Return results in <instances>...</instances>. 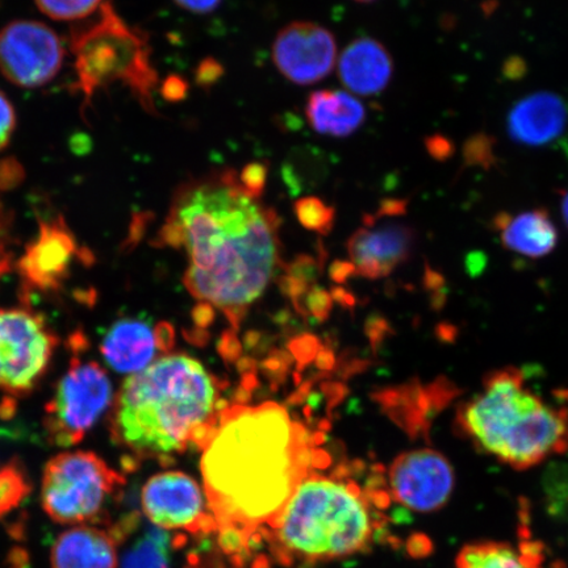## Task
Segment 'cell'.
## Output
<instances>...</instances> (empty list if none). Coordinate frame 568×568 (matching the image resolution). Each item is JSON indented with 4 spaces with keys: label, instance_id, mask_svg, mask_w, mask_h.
<instances>
[{
    "label": "cell",
    "instance_id": "10",
    "mask_svg": "<svg viewBox=\"0 0 568 568\" xmlns=\"http://www.w3.org/2000/svg\"><path fill=\"white\" fill-rule=\"evenodd\" d=\"M65 60V47L51 27L17 20L0 30V73L23 89L52 82Z\"/></svg>",
    "mask_w": 568,
    "mask_h": 568
},
{
    "label": "cell",
    "instance_id": "14",
    "mask_svg": "<svg viewBox=\"0 0 568 568\" xmlns=\"http://www.w3.org/2000/svg\"><path fill=\"white\" fill-rule=\"evenodd\" d=\"M81 254L74 234L62 216L41 222L38 237L27 246L19 261L21 280L30 290H59Z\"/></svg>",
    "mask_w": 568,
    "mask_h": 568
},
{
    "label": "cell",
    "instance_id": "32",
    "mask_svg": "<svg viewBox=\"0 0 568 568\" xmlns=\"http://www.w3.org/2000/svg\"><path fill=\"white\" fill-rule=\"evenodd\" d=\"M17 128V112L9 98L0 91V152L9 146Z\"/></svg>",
    "mask_w": 568,
    "mask_h": 568
},
{
    "label": "cell",
    "instance_id": "12",
    "mask_svg": "<svg viewBox=\"0 0 568 568\" xmlns=\"http://www.w3.org/2000/svg\"><path fill=\"white\" fill-rule=\"evenodd\" d=\"M141 506L149 521L162 530L217 529L203 489L181 471L161 473L149 479L142 488Z\"/></svg>",
    "mask_w": 568,
    "mask_h": 568
},
{
    "label": "cell",
    "instance_id": "4",
    "mask_svg": "<svg viewBox=\"0 0 568 568\" xmlns=\"http://www.w3.org/2000/svg\"><path fill=\"white\" fill-rule=\"evenodd\" d=\"M379 497L352 479L310 473L281 515L262 530L287 567H314L366 552L387 523Z\"/></svg>",
    "mask_w": 568,
    "mask_h": 568
},
{
    "label": "cell",
    "instance_id": "39",
    "mask_svg": "<svg viewBox=\"0 0 568 568\" xmlns=\"http://www.w3.org/2000/svg\"><path fill=\"white\" fill-rule=\"evenodd\" d=\"M560 215H562L564 224L568 230V189L560 193Z\"/></svg>",
    "mask_w": 568,
    "mask_h": 568
},
{
    "label": "cell",
    "instance_id": "5",
    "mask_svg": "<svg viewBox=\"0 0 568 568\" xmlns=\"http://www.w3.org/2000/svg\"><path fill=\"white\" fill-rule=\"evenodd\" d=\"M454 428L475 449L515 470L568 452V408L532 393L517 367L488 373L479 393L459 404Z\"/></svg>",
    "mask_w": 568,
    "mask_h": 568
},
{
    "label": "cell",
    "instance_id": "33",
    "mask_svg": "<svg viewBox=\"0 0 568 568\" xmlns=\"http://www.w3.org/2000/svg\"><path fill=\"white\" fill-rule=\"evenodd\" d=\"M190 84L182 75H169L163 81L161 87V94L169 102L178 103L187 98Z\"/></svg>",
    "mask_w": 568,
    "mask_h": 568
},
{
    "label": "cell",
    "instance_id": "1",
    "mask_svg": "<svg viewBox=\"0 0 568 568\" xmlns=\"http://www.w3.org/2000/svg\"><path fill=\"white\" fill-rule=\"evenodd\" d=\"M278 225L275 212L241 187L236 170L223 169L176 190L159 241L186 251L191 295L234 320L273 278Z\"/></svg>",
    "mask_w": 568,
    "mask_h": 568
},
{
    "label": "cell",
    "instance_id": "35",
    "mask_svg": "<svg viewBox=\"0 0 568 568\" xmlns=\"http://www.w3.org/2000/svg\"><path fill=\"white\" fill-rule=\"evenodd\" d=\"M23 178V169L13 160L0 162V189L16 187Z\"/></svg>",
    "mask_w": 568,
    "mask_h": 568
},
{
    "label": "cell",
    "instance_id": "3",
    "mask_svg": "<svg viewBox=\"0 0 568 568\" xmlns=\"http://www.w3.org/2000/svg\"><path fill=\"white\" fill-rule=\"evenodd\" d=\"M219 388L201 362L170 354L132 374L111 407L113 443L140 459L169 460L203 446L216 425Z\"/></svg>",
    "mask_w": 568,
    "mask_h": 568
},
{
    "label": "cell",
    "instance_id": "6",
    "mask_svg": "<svg viewBox=\"0 0 568 568\" xmlns=\"http://www.w3.org/2000/svg\"><path fill=\"white\" fill-rule=\"evenodd\" d=\"M77 80L73 90L82 97V113L99 91L123 83L148 113L158 116L154 91L159 73L152 63V45L146 32L119 16L104 2L94 23L71 34Z\"/></svg>",
    "mask_w": 568,
    "mask_h": 568
},
{
    "label": "cell",
    "instance_id": "15",
    "mask_svg": "<svg viewBox=\"0 0 568 568\" xmlns=\"http://www.w3.org/2000/svg\"><path fill=\"white\" fill-rule=\"evenodd\" d=\"M353 234L349 241L351 258L361 274L381 278L410 258L416 246V232L400 222L378 224L375 219Z\"/></svg>",
    "mask_w": 568,
    "mask_h": 568
},
{
    "label": "cell",
    "instance_id": "20",
    "mask_svg": "<svg viewBox=\"0 0 568 568\" xmlns=\"http://www.w3.org/2000/svg\"><path fill=\"white\" fill-rule=\"evenodd\" d=\"M118 545L110 530L80 525L55 539L52 568H118Z\"/></svg>",
    "mask_w": 568,
    "mask_h": 568
},
{
    "label": "cell",
    "instance_id": "7",
    "mask_svg": "<svg viewBox=\"0 0 568 568\" xmlns=\"http://www.w3.org/2000/svg\"><path fill=\"white\" fill-rule=\"evenodd\" d=\"M124 483L122 475L95 453H61L45 465L42 508L57 524L92 523L104 514L106 501Z\"/></svg>",
    "mask_w": 568,
    "mask_h": 568
},
{
    "label": "cell",
    "instance_id": "28",
    "mask_svg": "<svg viewBox=\"0 0 568 568\" xmlns=\"http://www.w3.org/2000/svg\"><path fill=\"white\" fill-rule=\"evenodd\" d=\"M464 160L466 166L493 168L496 161L495 139L485 133L475 134L466 142Z\"/></svg>",
    "mask_w": 568,
    "mask_h": 568
},
{
    "label": "cell",
    "instance_id": "23",
    "mask_svg": "<svg viewBox=\"0 0 568 568\" xmlns=\"http://www.w3.org/2000/svg\"><path fill=\"white\" fill-rule=\"evenodd\" d=\"M328 160L323 152L314 146H301L290 153L284 162L282 174L290 190L301 193L302 190L315 187L328 174Z\"/></svg>",
    "mask_w": 568,
    "mask_h": 568
},
{
    "label": "cell",
    "instance_id": "31",
    "mask_svg": "<svg viewBox=\"0 0 568 568\" xmlns=\"http://www.w3.org/2000/svg\"><path fill=\"white\" fill-rule=\"evenodd\" d=\"M225 74L223 63L217 61L215 57H205L195 69V83L204 91H210L222 81Z\"/></svg>",
    "mask_w": 568,
    "mask_h": 568
},
{
    "label": "cell",
    "instance_id": "25",
    "mask_svg": "<svg viewBox=\"0 0 568 568\" xmlns=\"http://www.w3.org/2000/svg\"><path fill=\"white\" fill-rule=\"evenodd\" d=\"M31 491L32 483L20 462L12 460L0 468V518L19 508Z\"/></svg>",
    "mask_w": 568,
    "mask_h": 568
},
{
    "label": "cell",
    "instance_id": "37",
    "mask_svg": "<svg viewBox=\"0 0 568 568\" xmlns=\"http://www.w3.org/2000/svg\"><path fill=\"white\" fill-rule=\"evenodd\" d=\"M433 544L430 539L424 535L412 536L408 542V551L412 557L425 558L430 556Z\"/></svg>",
    "mask_w": 568,
    "mask_h": 568
},
{
    "label": "cell",
    "instance_id": "27",
    "mask_svg": "<svg viewBox=\"0 0 568 568\" xmlns=\"http://www.w3.org/2000/svg\"><path fill=\"white\" fill-rule=\"evenodd\" d=\"M295 212L305 229L322 233L331 231L336 215L335 209L316 196L300 199L295 203Z\"/></svg>",
    "mask_w": 568,
    "mask_h": 568
},
{
    "label": "cell",
    "instance_id": "38",
    "mask_svg": "<svg viewBox=\"0 0 568 568\" xmlns=\"http://www.w3.org/2000/svg\"><path fill=\"white\" fill-rule=\"evenodd\" d=\"M525 71V63L514 57L506 63V69H504V74L508 78H513V80H517L518 77L523 75Z\"/></svg>",
    "mask_w": 568,
    "mask_h": 568
},
{
    "label": "cell",
    "instance_id": "2",
    "mask_svg": "<svg viewBox=\"0 0 568 568\" xmlns=\"http://www.w3.org/2000/svg\"><path fill=\"white\" fill-rule=\"evenodd\" d=\"M202 449L205 499L230 552L281 515L312 467L307 430L272 402L223 410Z\"/></svg>",
    "mask_w": 568,
    "mask_h": 568
},
{
    "label": "cell",
    "instance_id": "13",
    "mask_svg": "<svg viewBox=\"0 0 568 568\" xmlns=\"http://www.w3.org/2000/svg\"><path fill=\"white\" fill-rule=\"evenodd\" d=\"M338 57L335 34L311 21H294L276 34L273 61L290 82L308 87L335 70Z\"/></svg>",
    "mask_w": 568,
    "mask_h": 568
},
{
    "label": "cell",
    "instance_id": "16",
    "mask_svg": "<svg viewBox=\"0 0 568 568\" xmlns=\"http://www.w3.org/2000/svg\"><path fill=\"white\" fill-rule=\"evenodd\" d=\"M568 123V105L551 91L525 97L510 109L507 132L516 144L539 148L562 136Z\"/></svg>",
    "mask_w": 568,
    "mask_h": 568
},
{
    "label": "cell",
    "instance_id": "19",
    "mask_svg": "<svg viewBox=\"0 0 568 568\" xmlns=\"http://www.w3.org/2000/svg\"><path fill=\"white\" fill-rule=\"evenodd\" d=\"M495 231L507 251L531 260L544 258L558 245L559 233L548 210L520 213L500 212L494 219Z\"/></svg>",
    "mask_w": 568,
    "mask_h": 568
},
{
    "label": "cell",
    "instance_id": "11",
    "mask_svg": "<svg viewBox=\"0 0 568 568\" xmlns=\"http://www.w3.org/2000/svg\"><path fill=\"white\" fill-rule=\"evenodd\" d=\"M389 495L417 514L446 506L456 487V473L443 453L416 449L397 456L388 470Z\"/></svg>",
    "mask_w": 568,
    "mask_h": 568
},
{
    "label": "cell",
    "instance_id": "29",
    "mask_svg": "<svg viewBox=\"0 0 568 568\" xmlns=\"http://www.w3.org/2000/svg\"><path fill=\"white\" fill-rule=\"evenodd\" d=\"M12 213L0 201V280L12 268Z\"/></svg>",
    "mask_w": 568,
    "mask_h": 568
},
{
    "label": "cell",
    "instance_id": "26",
    "mask_svg": "<svg viewBox=\"0 0 568 568\" xmlns=\"http://www.w3.org/2000/svg\"><path fill=\"white\" fill-rule=\"evenodd\" d=\"M34 3L48 18L73 21L89 18L101 10L104 0H34Z\"/></svg>",
    "mask_w": 568,
    "mask_h": 568
},
{
    "label": "cell",
    "instance_id": "40",
    "mask_svg": "<svg viewBox=\"0 0 568 568\" xmlns=\"http://www.w3.org/2000/svg\"><path fill=\"white\" fill-rule=\"evenodd\" d=\"M354 2L367 4L375 2V0H354Z\"/></svg>",
    "mask_w": 568,
    "mask_h": 568
},
{
    "label": "cell",
    "instance_id": "8",
    "mask_svg": "<svg viewBox=\"0 0 568 568\" xmlns=\"http://www.w3.org/2000/svg\"><path fill=\"white\" fill-rule=\"evenodd\" d=\"M113 400L112 383L104 368L98 362L73 357L45 407L49 443L61 447L80 444Z\"/></svg>",
    "mask_w": 568,
    "mask_h": 568
},
{
    "label": "cell",
    "instance_id": "9",
    "mask_svg": "<svg viewBox=\"0 0 568 568\" xmlns=\"http://www.w3.org/2000/svg\"><path fill=\"white\" fill-rule=\"evenodd\" d=\"M59 337L44 317L24 308L0 310V389L31 393L48 371Z\"/></svg>",
    "mask_w": 568,
    "mask_h": 568
},
{
    "label": "cell",
    "instance_id": "18",
    "mask_svg": "<svg viewBox=\"0 0 568 568\" xmlns=\"http://www.w3.org/2000/svg\"><path fill=\"white\" fill-rule=\"evenodd\" d=\"M158 329L140 318H122L105 332L103 357L113 371L136 374L152 364L160 349Z\"/></svg>",
    "mask_w": 568,
    "mask_h": 568
},
{
    "label": "cell",
    "instance_id": "36",
    "mask_svg": "<svg viewBox=\"0 0 568 568\" xmlns=\"http://www.w3.org/2000/svg\"><path fill=\"white\" fill-rule=\"evenodd\" d=\"M182 10L205 16L219 9L223 0H173Z\"/></svg>",
    "mask_w": 568,
    "mask_h": 568
},
{
    "label": "cell",
    "instance_id": "24",
    "mask_svg": "<svg viewBox=\"0 0 568 568\" xmlns=\"http://www.w3.org/2000/svg\"><path fill=\"white\" fill-rule=\"evenodd\" d=\"M170 535L151 528L125 552L122 568H169Z\"/></svg>",
    "mask_w": 568,
    "mask_h": 568
},
{
    "label": "cell",
    "instance_id": "22",
    "mask_svg": "<svg viewBox=\"0 0 568 568\" xmlns=\"http://www.w3.org/2000/svg\"><path fill=\"white\" fill-rule=\"evenodd\" d=\"M541 542L525 538L515 548L508 542L477 541L459 551L456 568H544Z\"/></svg>",
    "mask_w": 568,
    "mask_h": 568
},
{
    "label": "cell",
    "instance_id": "17",
    "mask_svg": "<svg viewBox=\"0 0 568 568\" xmlns=\"http://www.w3.org/2000/svg\"><path fill=\"white\" fill-rule=\"evenodd\" d=\"M394 61L385 45L361 38L344 49L338 60V77L344 87L361 97H375L393 80Z\"/></svg>",
    "mask_w": 568,
    "mask_h": 568
},
{
    "label": "cell",
    "instance_id": "34",
    "mask_svg": "<svg viewBox=\"0 0 568 568\" xmlns=\"http://www.w3.org/2000/svg\"><path fill=\"white\" fill-rule=\"evenodd\" d=\"M425 148L432 159L437 161H445L453 155V142L442 136V134H433V136L425 140Z\"/></svg>",
    "mask_w": 568,
    "mask_h": 568
},
{
    "label": "cell",
    "instance_id": "30",
    "mask_svg": "<svg viewBox=\"0 0 568 568\" xmlns=\"http://www.w3.org/2000/svg\"><path fill=\"white\" fill-rule=\"evenodd\" d=\"M268 174V166L265 162H251L239 174L241 187L248 196L260 199L264 195Z\"/></svg>",
    "mask_w": 568,
    "mask_h": 568
},
{
    "label": "cell",
    "instance_id": "21",
    "mask_svg": "<svg viewBox=\"0 0 568 568\" xmlns=\"http://www.w3.org/2000/svg\"><path fill=\"white\" fill-rule=\"evenodd\" d=\"M305 116L312 130L317 133L331 138H347L364 125L366 110L349 92L318 90L310 95Z\"/></svg>",
    "mask_w": 568,
    "mask_h": 568
}]
</instances>
